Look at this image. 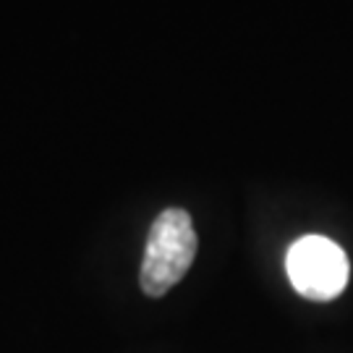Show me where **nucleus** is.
I'll return each instance as SVG.
<instances>
[{
  "mask_svg": "<svg viewBox=\"0 0 353 353\" xmlns=\"http://www.w3.org/2000/svg\"><path fill=\"white\" fill-rule=\"evenodd\" d=\"M196 256V230L191 214L181 207H170L154 217L147 236L141 262V290L157 299L178 285Z\"/></svg>",
  "mask_w": 353,
  "mask_h": 353,
  "instance_id": "obj_1",
  "label": "nucleus"
},
{
  "mask_svg": "<svg viewBox=\"0 0 353 353\" xmlns=\"http://www.w3.org/2000/svg\"><path fill=\"white\" fill-rule=\"evenodd\" d=\"M290 285L309 301H332L348 285V256L325 236H303L285 256Z\"/></svg>",
  "mask_w": 353,
  "mask_h": 353,
  "instance_id": "obj_2",
  "label": "nucleus"
}]
</instances>
